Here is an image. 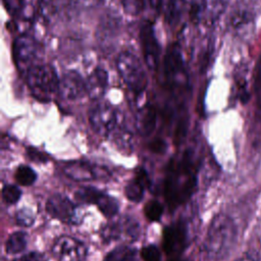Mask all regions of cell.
Returning <instances> with one entry per match:
<instances>
[{"mask_svg": "<svg viewBox=\"0 0 261 261\" xmlns=\"http://www.w3.org/2000/svg\"><path fill=\"white\" fill-rule=\"evenodd\" d=\"M237 239V227L226 214H217L211 221L204 242V249L211 260H220L232 248Z\"/></svg>", "mask_w": 261, "mask_h": 261, "instance_id": "cell-1", "label": "cell"}, {"mask_svg": "<svg viewBox=\"0 0 261 261\" xmlns=\"http://www.w3.org/2000/svg\"><path fill=\"white\" fill-rule=\"evenodd\" d=\"M164 82L176 105L182 102L189 93V74L179 47L169 46L164 57Z\"/></svg>", "mask_w": 261, "mask_h": 261, "instance_id": "cell-2", "label": "cell"}, {"mask_svg": "<svg viewBox=\"0 0 261 261\" xmlns=\"http://www.w3.org/2000/svg\"><path fill=\"white\" fill-rule=\"evenodd\" d=\"M24 77L32 95L41 102H49L58 94L60 77L54 66L49 63L42 62L35 65Z\"/></svg>", "mask_w": 261, "mask_h": 261, "instance_id": "cell-3", "label": "cell"}, {"mask_svg": "<svg viewBox=\"0 0 261 261\" xmlns=\"http://www.w3.org/2000/svg\"><path fill=\"white\" fill-rule=\"evenodd\" d=\"M116 68L125 86L136 95L143 94L148 86V76L140 58L130 51H122L116 58Z\"/></svg>", "mask_w": 261, "mask_h": 261, "instance_id": "cell-4", "label": "cell"}, {"mask_svg": "<svg viewBox=\"0 0 261 261\" xmlns=\"http://www.w3.org/2000/svg\"><path fill=\"white\" fill-rule=\"evenodd\" d=\"M41 43L32 35L22 33L12 44V56L16 68L23 75L35 65L42 63Z\"/></svg>", "mask_w": 261, "mask_h": 261, "instance_id": "cell-5", "label": "cell"}, {"mask_svg": "<svg viewBox=\"0 0 261 261\" xmlns=\"http://www.w3.org/2000/svg\"><path fill=\"white\" fill-rule=\"evenodd\" d=\"M118 119L116 109L107 102L96 101L89 111V122L100 136H111L119 125Z\"/></svg>", "mask_w": 261, "mask_h": 261, "instance_id": "cell-6", "label": "cell"}, {"mask_svg": "<svg viewBox=\"0 0 261 261\" xmlns=\"http://www.w3.org/2000/svg\"><path fill=\"white\" fill-rule=\"evenodd\" d=\"M140 233V224L136 219L129 216L120 217L116 221L105 224L101 229V238L104 243L124 240L133 242L138 239Z\"/></svg>", "mask_w": 261, "mask_h": 261, "instance_id": "cell-7", "label": "cell"}, {"mask_svg": "<svg viewBox=\"0 0 261 261\" xmlns=\"http://www.w3.org/2000/svg\"><path fill=\"white\" fill-rule=\"evenodd\" d=\"M140 43L145 64L150 70H156L160 62L161 48L152 22L146 21L142 24L140 29Z\"/></svg>", "mask_w": 261, "mask_h": 261, "instance_id": "cell-8", "label": "cell"}, {"mask_svg": "<svg viewBox=\"0 0 261 261\" xmlns=\"http://www.w3.org/2000/svg\"><path fill=\"white\" fill-rule=\"evenodd\" d=\"M63 172L67 177L77 181H87L98 178L106 179L110 175L105 167L94 165L83 160L66 162L63 167Z\"/></svg>", "mask_w": 261, "mask_h": 261, "instance_id": "cell-9", "label": "cell"}, {"mask_svg": "<svg viewBox=\"0 0 261 261\" xmlns=\"http://www.w3.org/2000/svg\"><path fill=\"white\" fill-rule=\"evenodd\" d=\"M52 253L58 261H83L87 256V248L79 240L62 236L54 242Z\"/></svg>", "mask_w": 261, "mask_h": 261, "instance_id": "cell-10", "label": "cell"}, {"mask_svg": "<svg viewBox=\"0 0 261 261\" xmlns=\"http://www.w3.org/2000/svg\"><path fill=\"white\" fill-rule=\"evenodd\" d=\"M87 94L86 80L75 70H68L60 77L58 95L66 101H75Z\"/></svg>", "mask_w": 261, "mask_h": 261, "instance_id": "cell-11", "label": "cell"}, {"mask_svg": "<svg viewBox=\"0 0 261 261\" xmlns=\"http://www.w3.org/2000/svg\"><path fill=\"white\" fill-rule=\"evenodd\" d=\"M46 210L52 217L66 223L73 222L76 215L74 204L67 197L59 194L53 195L47 200Z\"/></svg>", "mask_w": 261, "mask_h": 261, "instance_id": "cell-12", "label": "cell"}, {"mask_svg": "<svg viewBox=\"0 0 261 261\" xmlns=\"http://www.w3.org/2000/svg\"><path fill=\"white\" fill-rule=\"evenodd\" d=\"M87 95L93 101H100L108 87V72L105 68L97 66L86 80Z\"/></svg>", "mask_w": 261, "mask_h": 261, "instance_id": "cell-13", "label": "cell"}, {"mask_svg": "<svg viewBox=\"0 0 261 261\" xmlns=\"http://www.w3.org/2000/svg\"><path fill=\"white\" fill-rule=\"evenodd\" d=\"M157 124V112L155 107L150 103L140 106L136 114V127L143 137L153 134Z\"/></svg>", "mask_w": 261, "mask_h": 261, "instance_id": "cell-14", "label": "cell"}, {"mask_svg": "<svg viewBox=\"0 0 261 261\" xmlns=\"http://www.w3.org/2000/svg\"><path fill=\"white\" fill-rule=\"evenodd\" d=\"M187 0H166V20L170 27L176 25L185 12Z\"/></svg>", "mask_w": 261, "mask_h": 261, "instance_id": "cell-15", "label": "cell"}, {"mask_svg": "<svg viewBox=\"0 0 261 261\" xmlns=\"http://www.w3.org/2000/svg\"><path fill=\"white\" fill-rule=\"evenodd\" d=\"M253 21L254 15L249 9L246 8H239L234 10L230 18V24L232 29L238 32L247 31Z\"/></svg>", "mask_w": 261, "mask_h": 261, "instance_id": "cell-16", "label": "cell"}, {"mask_svg": "<svg viewBox=\"0 0 261 261\" xmlns=\"http://www.w3.org/2000/svg\"><path fill=\"white\" fill-rule=\"evenodd\" d=\"M103 261H137V251L128 246H118L108 253Z\"/></svg>", "mask_w": 261, "mask_h": 261, "instance_id": "cell-17", "label": "cell"}, {"mask_svg": "<svg viewBox=\"0 0 261 261\" xmlns=\"http://www.w3.org/2000/svg\"><path fill=\"white\" fill-rule=\"evenodd\" d=\"M27 247V233L23 231H15L7 239L5 250L8 254H17L22 252Z\"/></svg>", "mask_w": 261, "mask_h": 261, "instance_id": "cell-18", "label": "cell"}, {"mask_svg": "<svg viewBox=\"0 0 261 261\" xmlns=\"http://www.w3.org/2000/svg\"><path fill=\"white\" fill-rule=\"evenodd\" d=\"M96 205L98 206L99 210L103 213V215H105L106 217L114 216L119 209L117 200L104 193L101 195Z\"/></svg>", "mask_w": 261, "mask_h": 261, "instance_id": "cell-19", "label": "cell"}, {"mask_svg": "<svg viewBox=\"0 0 261 261\" xmlns=\"http://www.w3.org/2000/svg\"><path fill=\"white\" fill-rule=\"evenodd\" d=\"M102 194V192L95 189L94 187H83L75 192L74 197L81 203L97 204Z\"/></svg>", "mask_w": 261, "mask_h": 261, "instance_id": "cell-20", "label": "cell"}, {"mask_svg": "<svg viewBox=\"0 0 261 261\" xmlns=\"http://www.w3.org/2000/svg\"><path fill=\"white\" fill-rule=\"evenodd\" d=\"M15 179L21 186H32L37 179V173L28 165H19L15 171Z\"/></svg>", "mask_w": 261, "mask_h": 261, "instance_id": "cell-21", "label": "cell"}, {"mask_svg": "<svg viewBox=\"0 0 261 261\" xmlns=\"http://www.w3.org/2000/svg\"><path fill=\"white\" fill-rule=\"evenodd\" d=\"M145 189L146 188L143 184H141L137 178H134L126 185L124 194L128 200L133 202H140L143 199Z\"/></svg>", "mask_w": 261, "mask_h": 261, "instance_id": "cell-22", "label": "cell"}, {"mask_svg": "<svg viewBox=\"0 0 261 261\" xmlns=\"http://www.w3.org/2000/svg\"><path fill=\"white\" fill-rule=\"evenodd\" d=\"M207 0H190V17L194 23L200 22L206 14Z\"/></svg>", "mask_w": 261, "mask_h": 261, "instance_id": "cell-23", "label": "cell"}, {"mask_svg": "<svg viewBox=\"0 0 261 261\" xmlns=\"http://www.w3.org/2000/svg\"><path fill=\"white\" fill-rule=\"evenodd\" d=\"M145 215L150 221H159L163 214V206L157 200H150L144 207Z\"/></svg>", "mask_w": 261, "mask_h": 261, "instance_id": "cell-24", "label": "cell"}, {"mask_svg": "<svg viewBox=\"0 0 261 261\" xmlns=\"http://www.w3.org/2000/svg\"><path fill=\"white\" fill-rule=\"evenodd\" d=\"M124 12L132 16H137L143 12L147 0H120Z\"/></svg>", "mask_w": 261, "mask_h": 261, "instance_id": "cell-25", "label": "cell"}, {"mask_svg": "<svg viewBox=\"0 0 261 261\" xmlns=\"http://www.w3.org/2000/svg\"><path fill=\"white\" fill-rule=\"evenodd\" d=\"M254 95H255V101L258 110L261 112V53L258 57L256 68H255V75H254Z\"/></svg>", "mask_w": 261, "mask_h": 261, "instance_id": "cell-26", "label": "cell"}, {"mask_svg": "<svg viewBox=\"0 0 261 261\" xmlns=\"http://www.w3.org/2000/svg\"><path fill=\"white\" fill-rule=\"evenodd\" d=\"M21 196V191L14 185H6L2 189V199L8 205L15 204Z\"/></svg>", "mask_w": 261, "mask_h": 261, "instance_id": "cell-27", "label": "cell"}, {"mask_svg": "<svg viewBox=\"0 0 261 261\" xmlns=\"http://www.w3.org/2000/svg\"><path fill=\"white\" fill-rule=\"evenodd\" d=\"M141 257L144 261H160L161 254L155 245H149L141 250Z\"/></svg>", "mask_w": 261, "mask_h": 261, "instance_id": "cell-28", "label": "cell"}, {"mask_svg": "<svg viewBox=\"0 0 261 261\" xmlns=\"http://www.w3.org/2000/svg\"><path fill=\"white\" fill-rule=\"evenodd\" d=\"M15 219L20 226H31L34 223V215L30 209L23 208L16 212Z\"/></svg>", "mask_w": 261, "mask_h": 261, "instance_id": "cell-29", "label": "cell"}, {"mask_svg": "<svg viewBox=\"0 0 261 261\" xmlns=\"http://www.w3.org/2000/svg\"><path fill=\"white\" fill-rule=\"evenodd\" d=\"M27 155L31 160H33L35 162H39V163H43L48 160V157L46 154L42 153L41 151H39L33 147L27 149Z\"/></svg>", "mask_w": 261, "mask_h": 261, "instance_id": "cell-30", "label": "cell"}, {"mask_svg": "<svg viewBox=\"0 0 261 261\" xmlns=\"http://www.w3.org/2000/svg\"><path fill=\"white\" fill-rule=\"evenodd\" d=\"M19 261H48L47 257L39 252H30L28 254H24Z\"/></svg>", "mask_w": 261, "mask_h": 261, "instance_id": "cell-31", "label": "cell"}, {"mask_svg": "<svg viewBox=\"0 0 261 261\" xmlns=\"http://www.w3.org/2000/svg\"><path fill=\"white\" fill-rule=\"evenodd\" d=\"M150 8L156 13H160L162 6H163V0H147Z\"/></svg>", "mask_w": 261, "mask_h": 261, "instance_id": "cell-32", "label": "cell"}, {"mask_svg": "<svg viewBox=\"0 0 261 261\" xmlns=\"http://www.w3.org/2000/svg\"><path fill=\"white\" fill-rule=\"evenodd\" d=\"M237 261H255V260L252 257H250V256H243L242 258L238 259Z\"/></svg>", "mask_w": 261, "mask_h": 261, "instance_id": "cell-33", "label": "cell"}]
</instances>
